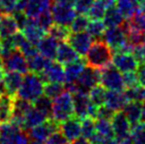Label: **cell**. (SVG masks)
I'll list each match as a JSON object with an SVG mask.
<instances>
[{
    "label": "cell",
    "mask_w": 145,
    "mask_h": 144,
    "mask_svg": "<svg viewBox=\"0 0 145 144\" xmlns=\"http://www.w3.org/2000/svg\"><path fill=\"white\" fill-rule=\"evenodd\" d=\"M113 58L112 49L105 43L104 40H95L90 46L86 54V63L88 66L95 69L105 68L111 64Z\"/></svg>",
    "instance_id": "cell-1"
},
{
    "label": "cell",
    "mask_w": 145,
    "mask_h": 144,
    "mask_svg": "<svg viewBox=\"0 0 145 144\" xmlns=\"http://www.w3.org/2000/svg\"><path fill=\"white\" fill-rule=\"evenodd\" d=\"M44 83L37 73L28 72L22 80V84L18 90L17 96L33 103L44 93Z\"/></svg>",
    "instance_id": "cell-2"
},
{
    "label": "cell",
    "mask_w": 145,
    "mask_h": 144,
    "mask_svg": "<svg viewBox=\"0 0 145 144\" xmlns=\"http://www.w3.org/2000/svg\"><path fill=\"white\" fill-rule=\"evenodd\" d=\"M74 115V106H73L72 92L66 89L58 96L53 99L52 104V116L58 123L64 122Z\"/></svg>",
    "instance_id": "cell-3"
},
{
    "label": "cell",
    "mask_w": 145,
    "mask_h": 144,
    "mask_svg": "<svg viewBox=\"0 0 145 144\" xmlns=\"http://www.w3.org/2000/svg\"><path fill=\"white\" fill-rule=\"evenodd\" d=\"M104 41L108 45L112 51L116 52H131L133 47L128 44L127 38V32L123 27H112L105 30L104 34Z\"/></svg>",
    "instance_id": "cell-4"
},
{
    "label": "cell",
    "mask_w": 145,
    "mask_h": 144,
    "mask_svg": "<svg viewBox=\"0 0 145 144\" xmlns=\"http://www.w3.org/2000/svg\"><path fill=\"white\" fill-rule=\"evenodd\" d=\"M100 84L108 90L124 91L126 88L122 72L111 64L100 70Z\"/></svg>",
    "instance_id": "cell-5"
},
{
    "label": "cell",
    "mask_w": 145,
    "mask_h": 144,
    "mask_svg": "<svg viewBox=\"0 0 145 144\" xmlns=\"http://www.w3.org/2000/svg\"><path fill=\"white\" fill-rule=\"evenodd\" d=\"M0 141L3 144H29L30 136L12 122L0 124Z\"/></svg>",
    "instance_id": "cell-6"
},
{
    "label": "cell",
    "mask_w": 145,
    "mask_h": 144,
    "mask_svg": "<svg viewBox=\"0 0 145 144\" xmlns=\"http://www.w3.org/2000/svg\"><path fill=\"white\" fill-rule=\"evenodd\" d=\"M51 12L54 19V24H63V26H70L72 20L76 16V11L74 7L68 4L53 2L51 5Z\"/></svg>",
    "instance_id": "cell-7"
},
{
    "label": "cell",
    "mask_w": 145,
    "mask_h": 144,
    "mask_svg": "<svg viewBox=\"0 0 145 144\" xmlns=\"http://www.w3.org/2000/svg\"><path fill=\"white\" fill-rule=\"evenodd\" d=\"M2 65L4 70L7 71H16L21 74H27L30 71L27 57L18 49L14 50L10 55L3 58Z\"/></svg>",
    "instance_id": "cell-8"
},
{
    "label": "cell",
    "mask_w": 145,
    "mask_h": 144,
    "mask_svg": "<svg viewBox=\"0 0 145 144\" xmlns=\"http://www.w3.org/2000/svg\"><path fill=\"white\" fill-rule=\"evenodd\" d=\"M57 129H59V123L54 120L53 118H48L41 124L31 128L29 130V136L32 140L46 142L49 136Z\"/></svg>",
    "instance_id": "cell-9"
},
{
    "label": "cell",
    "mask_w": 145,
    "mask_h": 144,
    "mask_svg": "<svg viewBox=\"0 0 145 144\" xmlns=\"http://www.w3.org/2000/svg\"><path fill=\"white\" fill-rule=\"evenodd\" d=\"M38 75L40 76L44 83H63L65 84V82H66L65 68L63 67V64H61L59 62L51 60L47 66V68Z\"/></svg>",
    "instance_id": "cell-10"
},
{
    "label": "cell",
    "mask_w": 145,
    "mask_h": 144,
    "mask_svg": "<svg viewBox=\"0 0 145 144\" xmlns=\"http://www.w3.org/2000/svg\"><path fill=\"white\" fill-rule=\"evenodd\" d=\"M69 44L73 47L80 56H85L88 52L90 46L93 43V37L88 32H75L70 33L68 39Z\"/></svg>",
    "instance_id": "cell-11"
},
{
    "label": "cell",
    "mask_w": 145,
    "mask_h": 144,
    "mask_svg": "<svg viewBox=\"0 0 145 144\" xmlns=\"http://www.w3.org/2000/svg\"><path fill=\"white\" fill-rule=\"evenodd\" d=\"M112 63L122 73L137 71L140 65V63L131 52H117L113 55Z\"/></svg>",
    "instance_id": "cell-12"
},
{
    "label": "cell",
    "mask_w": 145,
    "mask_h": 144,
    "mask_svg": "<svg viewBox=\"0 0 145 144\" xmlns=\"http://www.w3.org/2000/svg\"><path fill=\"white\" fill-rule=\"evenodd\" d=\"M59 129L65 135V137L68 139V141L71 143L75 139L80 138L82 136V123L81 119L75 117H71L64 122H61L59 125Z\"/></svg>",
    "instance_id": "cell-13"
},
{
    "label": "cell",
    "mask_w": 145,
    "mask_h": 144,
    "mask_svg": "<svg viewBox=\"0 0 145 144\" xmlns=\"http://www.w3.org/2000/svg\"><path fill=\"white\" fill-rule=\"evenodd\" d=\"M111 124H112L114 137L117 140H120L130 134L131 124L129 123V121L127 120V118L125 117L122 110L114 112L112 119H111Z\"/></svg>",
    "instance_id": "cell-14"
},
{
    "label": "cell",
    "mask_w": 145,
    "mask_h": 144,
    "mask_svg": "<svg viewBox=\"0 0 145 144\" xmlns=\"http://www.w3.org/2000/svg\"><path fill=\"white\" fill-rule=\"evenodd\" d=\"M72 98L74 115L81 120L89 117V108H90L91 102H90L88 93L82 91H74L72 92Z\"/></svg>",
    "instance_id": "cell-15"
},
{
    "label": "cell",
    "mask_w": 145,
    "mask_h": 144,
    "mask_svg": "<svg viewBox=\"0 0 145 144\" xmlns=\"http://www.w3.org/2000/svg\"><path fill=\"white\" fill-rule=\"evenodd\" d=\"M36 47L38 52L40 53L41 55H44L49 60H54V58H56L58 39H56L54 36L50 35L48 33L39 40Z\"/></svg>",
    "instance_id": "cell-16"
},
{
    "label": "cell",
    "mask_w": 145,
    "mask_h": 144,
    "mask_svg": "<svg viewBox=\"0 0 145 144\" xmlns=\"http://www.w3.org/2000/svg\"><path fill=\"white\" fill-rule=\"evenodd\" d=\"M56 60L61 64L66 65L80 60V54L73 49V47L67 40H61V43H59L57 47Z\"/></svg>",
    "instance_id": "cell-17"
},
{
    "label": "cell",
    "mask_w": 145,
    "mask_h": 144,
    "mask_svg": "<svg viewBox=\"0 0 145 144\" xmlns=\"http://www.w3.org/2000/svg\"><path fill=\"white\" fill-rule=\"evenodd\" d=\"M22 33L24 34V36L27 37V39L33 44L34 46H37V44L39 43V40L46 35V31L44 29L40 28L38 24H37L35 18H30L29 17L28 24L24 27L22 30Z\"/></svg>",
    "instance_id": "cell-18"
},
{
    "label": "cell",
    "mask_w": 145,
    "mask_h": 144,
    "mask_svg": "<svg viewBox=\"0 0 145 144\" xmlns=\"http://www.w3.org/2000/svg\"><path fill=\"white\" fill-rule=\"evenodd\" d=\"M22 74L16 71H8L5 72L3 77V83L5 86L7 94L15 98L18 93V90L22 84Z\"/></svg>",
    "instance_id": "cell-19"
},
{
    "label": "cell",
    "mask_w": 145,
    "mask_h": 144,
    "mask_svg": "<svg viewBox=\"0 0 145 144\" xmlns=\"http://www.w3.org/2000/svg\"><path fill=\"white\" fill-rule=\"evenodd\" d=\"M128 101L125 96L123 91H116V90H108L106 91L105 96V104L113 111H121Z\"/></svg>",
    "instance_id": "cell-20"
},
{
    "label": "cell",
    "mask_w": 145,
    "mask_h": 144,
    "mask_svg": "<svg viewBox=\"0 0 145 144\" xmlns=\"http://www.w3.org/2000/svg\"><path fill=\"white\" fill-rule=\"evenodd\" d=\"M53 0H29L24 9V14L30 18H36L41 13L50 10Z\"/></svg>",
    "instance_id": "cell-21"
},
{
    "label": "cell",
    "mask_w": 145,
    "mask_h": 144,
    "mask_svg": "<svg viewBox=\"0 0 145 144\" xmlns=\"http://www.w3.org/2000/svg\"><path fill=\"white\" fill-rule=\"evenodd\" d=\"M19 27L17 24L16 19L14 18L13 14L2 13L0 19V36L1 38L13 36L16 32H18Z\"/></svg>",
    "instance_id": "cell-22"
},
{
    "label": "cell",
    "mask_w": 145,
    "mask_h": 144,
    "mask_svg": "<svg viewBox=\"0 0 145 144\" xmlns=\"http://www.w3.org/2000/svg\"><path fill=\"white\" fill-rule=\"evenodd\" d=\"M85 69V62L81 58L77 60H74L72 63L65 65V76L66 82L65 84H73L75 83L78 77L81 76L82 72Z\"/></svg>",
    "instance_id": "cell-23"
},
{
    "label": "cell",
    "mask_w": 145,
    "mask_h": 144,
    "mask_svg": "<svg viewBox=\"0 0 145 144\" xmlns=\"http://www.w3.org/2000/svg\"><path fill=\"white\" fill-rule=\"evenodd\" d=\"M47 119H48V117L44 115L41 111H39L38 109H36V108L34 107V105H33L32 108L24 116L22 129L24 130H30L31 128L41 124Z\"/></svg>",
    "instance_id": "cell-24"
},
{
    "label": "cell",
    "mask_w": 145,
    "mask_h": 144,
    "mask_svg": "<svg viewBox=\"0 0 145 144\" xmlns=\"http://www.w3.org/2000/svg\"><path fill=\"white\" fill-rule=\"evenodd\" d=\"M14 98L8 94L0 96V124L10 122L13 116Z\"/></svg>",
    "instance_id": "cell-25"
},
{
    "label": "cell",
    "mask_w": 145,
    "mask_h": 144,
    "mask_svg": "<svg viewBox=\"0 0 145 144\" xmlns=\"http://www.w3.org/2000/svg\"><path fill=\"white\" fill-rule=\"evenodd\" d=\"M123 113L127 118L131 126L137 124L142 119V104L141 102H128L123 108Z\"/></svg>",
    "instance_id": "cell-26"
},
{
    "label": "cell",
    "mask_w": 145,
    "mask_h": 144,
    "mask_svg": "<svg viewBox=\"0 0 145 144\" xmlns=\"http://www.w3.org/2000/svg\"><path fill=\"white\" fill-rule=\"evenodd\" d=\"M125 21L124 16L122 15L120 10L116 8L114 5L109 7L106 10L104 15V24L106 28H112V27H119Z\"/></svg>",
    "instance_id": "cell-27"
},
{
    "label": "cell",
    "mask_w": 145,
    "mask_h": 144,
    "mask_svg": "<svg viewBox=\"0 0 145 144\" xmlns=\"http://www.w3.org/2000/svg\"><path fill=\"white\" fill-rule=\"evenodd\" d=\"M27 60H28L29 70L31 72H35L37 74H39L47 68V66L52 60H49V58L44 57V55H41L40 53L38 52L35 55L28 57Z\"/></svg>",
    "instance_id": "cell-28"
},
{
    "label": "cell",
    "mask_w": 145,
    "mask_h": 144,
    "mask_svg": "<svg viewBox=\"0 0 145 144\" xmlns=\"http://www.w3.org/2000/svg\"><path fill=\"white\" fill-rule=\"evenodd\" d=\"M117 8L120 10L124 18L128 19L140 11L138 0H117Z\"/></svg>",
    "instance_id": "cell-29"
},
{
    "label": "cell",
    "mask_w": 145,
    "mask_h": 144,
    "mask_svg": "<svg viewBox=\"0 0 145 144\" xmlns=\"http://www.w3.org/2000/svg\"><path fill=\"white\" fill-rule=\"evenodd\" d=\"M124 94L128 102H141L143 103L145 101V87L141 86L140 84L136 85L133 87L125 88Z\"/></svg>",
    "instance_id": "cell-30"
},
{
    "label": "cell",
    "mask_w": 145,
    "mask_h": 144,
    "mask_svg": "<svg viewBox=\"0 0 145 144\" xmlns=\"http://www.w3.org/2000/svg\"><path fill=\"white\" fill-rule=\"evenodd\" d=\"M90 102L97 107H100L105 104V96H106V90L105 87H103L101 84L95 85L94 87L89 90L88 92Z\"/></svg>",
    "instance_id": "cell-31"
},
{
    "label": "cell",
    "mask_w": 145,
    "mask_h": 144,
    "mask_svg": "<svg viewBox=\"0 0 145 144\" xmlns=\"http://www.w3.org/2000/svg\"><path fill=\"white\" fill-rule=\"evenodd\" d=\"M52 99H50L46 94H41L39 98H37L36 100L33 102L34 107L42 112L44 115H46L48 118H51L52 116Z\"/></svg>",
    "instance_id": "cell-32"
},
{
    "label": "cell",
    "mask_w": 145,
    "mask_h": 144,
    "mask_svg": "<svg viewBox=\"0 0 145 144\" xmlns=\"http://www.w3.org/2000/svg\"><path fill=\"white\" fill-rule=\"evenodd\" d=\"M94 120H95V129H97V134L104 136L105 138H113L114 137L111 121L106 120V119H94Z\"/></svg>",
    "instance_id": "cell-33"
},
{
    "label": "cell",
    "mask_w": 145,
    "mask_h": 144,
    "mask_svg": "<svg viewBox=\"0 0 145 144\" xmlns=\"http://www.w3.org/2000/svg\"><path fill=\"white\" fill-rule=\"evenodd\" d=\"M106 5H105L101 0H94V2L92 3L91 8L89 9L87 16L92 20H100L102 18H104V15L106 13Z\"/></svg>",
    "instance_id": "cell-34"
},
{
    "label": "cell",
    "mask_w": 145,
    "mask_h": 144,
    "mask_svg": "<svg viewBox=\"0 0 145 144\" xmlns=\"http://www.w3.org/2000/svg\"><path fill=\"white\" fill-rule=\"evenodd\" d=\"M130 136L133 144H145V121L131 126Z\"/></svg>",
    "instance_id": "cell-35"
},
{
    "label": "cell",
    "mask_w": 145,
    "mask_h": 144,
    "mask_svg": "<svg viewBox=\"0 0 145 144\" xmlns=\"http://www.w3.org/2000/svg\"><path fill=\"white\" fill-rule=\"evenodd\" d=\"M128 24L130 30L145 32V12H137L131 18H129Z\"/></svg>",
    "instance_id": "cell-36"
},
{
    "label": "cell",
    "mask_w": 145,
    "mask_h": 144,
    "mask_svg": "<svg viewBox=\"0 0 145 144\" xmlns=\"http://www.w3.org/2000/svg\"><path fill=\"white\" fill-rule=\"evenodd\" d=\"M47 33H49L50 35L54 36L58 40H67L69 35H70V33H71V31L69 30L67 26L53 24V26L49 29V31Z\"/></svg>",
    "instance_id": "cell-37"
},
{
    "label": "cell",
    "mask_w": 145,
    "mask_h": 144,
    "mask_svg": "<svg viewBox=\"0 0 145 144\" xmlns=\"http://www.w3.org/2000/svg\"><path fill=\"white\" fill-rule=\"evenodd\" d=\"M65 90H66V87L63 83H44V94L52 100L59 96Z\"/></svg>",
    "instance_id": "cell-38"
},
{
    "label": "cell",
    "mask_w": 145,
    "mask_h": 144,
    "mask_svg": "<svg viewBox=\"0 0 145 144\" xmlns=\"http://www.w3.org/2000/svg\"><path fill=\"white\" fill-rule=\"evenodd\" d=\"M82 123V136L90 139L97 132L95 129V120L91 117H87L81 120Z\"/></svg>",
    "instance_id": "cell-39"
},
{
    "label": "cell",
    "mask_w": 145,
    "mask_h": 144,
    "mask_svg": "<svg viewBox=\"0 0 145 144\" xmlns=\"http://www.w3.org/2000/svg\"><path fill=\"white\" fill-rule=\"evenodd\" d=\"M105 30H106V26H105L104 21H101V19L90 21L88 24V27H87V32L92 36L93 38L102 37Z\"/></svg>",
    "instance_id": "cell-40"
},
{
    "label": "cell",
    "mask_w": 145,
    "mask_h": 144,
    "mask_svg": "<svg viewBox=\"0 0 145 144\" xmlns=\"http://www.w3.org/2000/svg\"><path fill=\"white\" fill-rule=\"evenodd\" d=\"M89 24V17L85 14H80L78 16H75V18L70 24V31L73 33L75 32H83L85 31Z\"/></svg>",
    "instance_id": "cell-41"
},
{
    "label": "cell",
    "mask_w": 145,
    "mask_h": 144,
    "mask_svg": "<svg viewBox=\"0 0 145 144\" xmlns=\"http://www.w3.org/2000/svg\"><path fill=\"white\" fill-rule=\"evenodd\" d=\"M35 20H36L37 24H38L40 28L44 29L46 32H48L49 29L51 28L53 26V24H54V19H53L51 9L42 12L40 15H38V16L35 18Z\"/></svg>",
    "instance_id": "cell-42"
},
{
    "label": "cell",
    "mask_w": 145,
    "mask_h": 144,
    "mask_svg": "<svg viewBox=\"0 0 145 144\" xmlns=\"http://www.w3.org/2000/svg\"><path fill=\"white\" fill-rule=\"evenodd\" d=\"M46 144H70V142L61 132V130L57 129L49 136V138L46 140Z\"/></svg>",
    "instance_id": "cell-43"
},
{
    "label": "cell",
    "mask_w": 145,
    "mask_h": 144,
    "mask_svg": "<svg viewBox=\"0 0 145 144\" xmlns=\"http://www.w3.org/2000/svg\"><path fill=\"white\" fill-rule=\"evenodd\" d=\"M94 0H75L74 2V9L77 14H87L89 9L91 8Z\"/></svg>",
    "instance_id": "cell-44"
},
{
    "label": "cell",
    "mask_w": 145,
    "mask_h": 144,
    "mask_svg": "<svg viewBox=\"0 0 145 144\" xmlns=\"http://www.w3.org/2000/svg\"><path fill=\"white\" fill-rule=\"evenodd\" d=\"M123 80H124V84L126 88L133 87V86H136V85L139 84L138 74L136 73V71L124 72V73H123Z\"/></svg>",
    "instance_id": "cell-45"
},
{
    "label": "cell",
    "mask_w": 145,
    "mask_h": 144,
    "mask_svg": "<svg viewBox=\"0 0 145 144\" xmlns=\"http://www.w3.org/2000/svg\"><path fill=\"white\" fill-rule=\"evenodd\" d=\"M114 112L116 111L111 110V109L109 107H107L106 105H102L100 107H97L95 119H106V120L111 121L113 115H114Z\"/></svg>",
    "instance_id": "cell-46"
},
{
    "label": "cell",
    "mask_w": 145,
    "mask_h": 144,
    "mask_svg": "<svg viewBox=\"0 0 145 144\" xmlns=\"http://www.w3.org/2000/svg\"><path fill=\"white\" fill-rule=\"evenodd\" d=\"M18 0H0V11L7 14H12L15 11Z\"/></svg>",
    "instance_id": "cell-47"
},
{
    "label": "cell",
    "mask_w": 145,
    "mask_h": 144,
    "mask_svg": "<svg viewBox=\"0 0 145 144\" xmlns=\"http://www.w3.org/2000/svg\"><path fill=\"white\" fill-rule=\"evenodd\" d=\"M137 74H138V81L139 84L145 87V64H140L137 69Z\"/></svg>",
    "instance_id": "cell-48"
},
{
    "label": "cell",
    "mask_w": 145,
    "mask_h": 144,
    "mask_svg": "<svg viewBox=\"0 0 145 144\" xmlns=\"http://www.w3.org/2000/svg\"><path fill=\"white\" fill-rule=\"evenodd\" d=\"M71 144H91V142H90L89 139H87V138H85V137L82 136V137H80V138L75 139L74 141H72Z\"/></svg>",
    "instance_id": "cell-49"
},
{
    "label": "cell",
    "mask_w": 145,
    "mask_h": 144,
    "mask_svg": "<svg viewBox=\"0 0 145 144\" xmlns=\"http://www.w3.org/2000/svg\"><path fill=\"white\" fill-rule=\"evenodd\" d=\"M53 2H59V3L68 4V5H72V7H74L75 0H53Z\"/></svg>",
    "instance_id": "cell-50"
},
{
    "label": "cell",
    "mask_w": 145,
    "mask_h": 144,
    "mask_svg": "<svg viewBox=\"0 0 145 144\" xmlns=\"http://www.w3.org/2000/svg\"><path fill=\"white\" fill-rule=\"evenodd\" d=\"M103 144H120L119 141L117 139H113V138H106L103 142Z\"/></svg>",
    "instance_id": "cell-51"
},
{
    "label": "cell",
    "mask_w": 145,
    "mask_h": 144,
    "mask_svg": "<svg viewBox=\"0 0 145 144\" xmlns=\"http://www.w3.org/2000/svg\"><path fill=\"white\" fill-rule=\"evenodd\" d=\"M4 74H5V71H4L3 65L0 64V82H2V81H3Z\"/></svg>",
    "instance_id": "cell-52"
},
{
    "label": "cell",
    "mask_w": 145,
    "mask_h": 144,
    "mask_svg": "<svg viewBox=\"0 0 145 144\" xmlns=\"http://www.w3.org/2000/svg\"><path fill=\"white\" fill-rule=\"evenodd\" d=\"M142 118L145 121V101L143 102V104H142Z\"/></svg>",
    "instance_id": "cell-53"
},
{
    "label": "cell",
    "mask_w": 145,
    "mask_h": 144,
    "mask_svg": "<svg viewBox=\"0 0 145 144\" xmlns=\"http://www.w3.org/2000/svg\"><path fill=\"white\" fill-rule=\"evenodd\" d=\"M29 144H44V142H41V141H37V140H32L29 142Z\"/></svg>",
    "instance_id": "cell-54"
},
{
    "label": "cell",
    "mask_w": 145,
    "mask_h": 144,
    "mask_svg": "<svg viewBox=\"0 0 145 144\" xmlns=\"http://www.w3.org/2000/svg\"><path fill=\"white\" fill-rule=\"evenodd\" d=\"M1 45H2V38H1V36H0V49H1Z\"/></svg>",
    "instance_id": "cell-55"
},
{
    "label": "cell",
    "mask_w": 145,
    "mask_h": 144,
    "mask_svg": "<svg viewBox=\"0 0 145 144\" xmlns=\"http://www.w3.org/2000/svg\"><path fill=\"white\" fill-rule=\"evenodd\" d=\"M143 45H145V32H144V36H143Z\"/></svg>",
    "instance_id": "cell-56"
},
{
    "label": "cell",
    "mask_w": 145,
    "mask_h": 144,
    "mask_svg": "<svg viewBox=\"0 0 145 144\" xmlns=\"http://www.w3.org/2000/svg\"><path fill=\"white\" fill-rule=\"evenodd\" d=\"M1 16H2V12L0 11V19H1Z\"/></svg>",
    "instance_id": "cell-57"
},
{
    "label": "cell",
    "mask_w": 145,
    "mask_h": 144,
    "mask_svg": "<svg viewBox=\"0 0 145 144\" xmlns=\"http://www.w3.org/2000/svg\"><path fill=\"white\" fill-rule=\"evenodd\" d=\"M0 64H2V58L0 57Z\"/></svg>",
    "instance_id": "cell-58"
},
{
    "label": "cell",
    "mask_w": 145,
    "mask_h": 144,
    "mask_svg": "<svg viewBox=\"0 0 145 144\" xmlns=\"http://www.w3.org/2000/svg\"><path fill=\"white\" fill-rule=\"evenodd\" d=\"M142 64H145V58H144V60H143V63Z\"/></svg>",
    "instance_id": "cell-59"
},
{
    "label": "cell",
    "mask_w": 145,
    "mask_h": 144,
    "mask_svg": "<svg viewBox=\"0 0 145 144\" xmlns=\"http://www.w3.org/2000/svg\"><path fill=\"white\" fill-rule=\"evenodd\" d=\"M0 144H3V143H2V142H1V141H0Z\"/></svg>",
    "instance_id": "cell-60"
}]
</instances>
